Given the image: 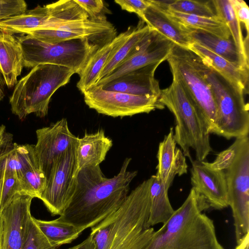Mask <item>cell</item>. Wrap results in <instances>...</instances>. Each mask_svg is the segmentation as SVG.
I'll return each instance as SVG.
<instances>
[{
    "instance_id": "cell-21",
    "label": "cell",
    "mask_w": 249,
    "mask_h": 249,
    "mask_svg": "<svg viewBox=\"0 0 249 249\" xmlns=\"http://www.w3.org/2000/svg\"><path fill=\"white\" fill-rule=\"evenodd\" d=\"M112 144V140L105 135L104 130L85 133L78 138L76 149L78 173L84 168L100 165Z\"/></svg>"
},
{
    "instance_id": "cell-9",
    "label": "cell",
    "mask_w": 249,
    "mask_h": 249,
    "mask_svg": "<svg viewBox=\"0 0 249 249\" xmlns=\"http://www.w3.org/2000/svg\"><path fill=\"white\" fill-rule=\"evenodd\" d=\"M16 37L22 49L24 67L27 68L50 64L70 68L79 74L89 59L100 48L86 39H74L52 44L27 34H20Z\"/></svg>"
},
{
    "instance_id": "cell-24",
    "label": "cell",
    "mask_w": 249,
    "mask_h": 249,
    "mask_svg": "<svg viewBox=\"0 0 249 249\" xmlns=\"http://www.w3.org/2000/svg\"><path fill=\"white\" fill-rule=\"evenodd\" d=\"M49 18L47 5H38L23 14L0 21V29L14 35L25 34L29 31L41 28Z\"/></svg>"
},
{
    "instance_id": "cell-13",
    "label": "cell",
    "mask_w": 249,
    "mask_h": 249,
    "mask_svg": "<svg viewBox=\"0 0 249 249\" xmlns=\"http://www.w3.org/2000/svg\"><path fill=\"white\" fill-rule=\"evenodd\" d=\"M36 135V160L47 180L60 158L77 145L78 137L71 132L66 118L37 129Z\"/></svg>"
},
{
    "instance_id": "cell-19",
    "label": "cell",
    "mask_w": 249,
    "mask_h": 249,
    "mask_svg": "<svg viewBox=\"0 0 249 249\" xmlns=\"http://www.w3.org/2000/svg\"><path fill=\"white\" fill-rule=\"evenodd\" d=\"M188 49L244 94L248 93L249 69L231 62L196 43Z\"/></svg>"
},
{
    "instance_id": "cell-29",
    "label": "cell",
    "mask_w": 249,
    "mask_h": 249,
    "mask_svg": "<svg viewBox=\"0 0 249 249\" xmlns=\"http://www.w3.org/2000/svg\"><path fill=\"white\" fill-rule=\"evenodd\" d=\"M216 15L227 25L240 55L249 64V35L244 39L241 23L237 18L230 0H212Z\"/></svg>"
},
{
    "instance_id": "cell-2",
    "label": "cell",
    "mask_w": 249,
    "mask_h": 249,
    "mask_svg": "<svg viewBox=\"0 0 249 249\" xmlns=\"http://www.w3.org/2000/svg\"><path fill=\"white\" fill-rule=\"evenodd\" d=\"M150 178L130 194L120 207L91 228L94 249H146L155 232L149 225Z\"/></svg>"
},
{
    "instance_id": "cell-10",
    "label": "cell",
    "mask_w": 249,
    "mask_h": 249,
    "mask_svg": "<svg viewBox=\"0 0 249 249\" xmlns=\"http://www.w3.org/2000/svg\"><path fill=\"white\" fill-rule=\"evenodd\" d=\"M86 104L98 113L112 117L132 116L148 113L164 106L159 97L138 95L102 89L94 86L83 93Z\"/></svg>"
},
{
    "instance_id": "cell-30",
    "label": "cell",
    "mask_w": 249,
    "mask_h": 249,
    "mask_svg": "<svg viewBox=\"0 0 249 249\" xmlns=\"http://www.w3.org/2000/svg\"><path fill=\"white\" fill-rule=\"evenodd\" d=\"M33 219L50 243L57 248L71 243L82 232L73 225L61 220L59 217L48 221L33 216Z\"/></svg>"
},
{
    "instance_id": "cell-39",
    "label": "cell",
    "mask_w": 249,
    "mask_h": 249,
    "mask_svg": "<svg viewBox=\"0 0 249 249\" xmlns=\"http://www.w3.org/2000/svg\"><path fill=\"white\" fill-rule=\"evenodd\" d=\"M235 15L239 22L245 27L247 35L249 31V8L243 0H230Z\"/></svg>"
},
{
    "instance_id": "cell-40",
    "label": "cell",
    "mask_w": 249,
    "mask_h": 249,
    "mask_svg": "<svg viewBox=\"0 0 249 249\" xmlns=\"http://www.w3.org/2000/svg\"><path fill=\"white\" fill-rule=\"evenodd\" d=\"M91 236L88 237L80 243L66 249H94V244Z\"/></svg>"
},
{
    "instance_id": "cell-12",
    "label": "cell",
    "mask_w": 249,
    "mask_h": 249,
    "mask_svg": "<svg viewBox=\"0 0 249 249\" xmlns=\"http://www.w3.org/2000/svg\"><path fill=\"white\" fill-rule=\"evenodd\" d=\"M116 34L115 27L106 19L88 18L68 23L55 30L36 29L25 34L52 44L74 39H86L101 48L113 40Z\"/></svg>"
},
{
    "instance_id": "cell-41",
    "label": "cell",
    "mask_w": 249,
    "mask_h": 249,
    "mask_svg": "<svg viewBox=\"0 0 249 249\" xmlns=\"http://www.w3.org/2000/svg\"><path fill=\"white\" fill-rule=\"evenodd\" d=\"M248 233L234 249H249V234Z\"/></svg>"
},
{
    "instance_id": "cell-15",
    "label": "cell",
    "mask_w": 249,
    "mask_h": 249,
    "mask_svg": "<svg viewBox=\"0 0 249 249\" xmlns=\"http://www.w3.org/2000/svg\"><path fill=\"white\" fill-rule=\"evenodd\" d=\"M33 198L17 193L1 209L2 249H23L32 217L31 206Z\"/></svg>"
},
{
    "instance_id": "cell-36",
    "label": "cell",
    "mask_w": 249,
    "mask_h": 249,
    "mask_svg": "<svg viewBox=\"0 0 249 249\" xmlns=\"http://www.w3.org/2000/svg\"><path fill=\"white\" fill-rule=\"evenodd\" d=\"M27 8L23 0H0V21L23 14Z\"/></svg>"
},
{
    "instance_id": "cell-28",
    "label": "cell",
    "mask_w": 249,
    "mask_h": 249,
    "mask_svg": "<svg viewBox=\"0 0 249 249\" xmlns=\"http://www.w3.org/2000/svg\"><path fill=\"white\" fill-rule=\"evenodd\" d=\"M47 6L49 18L39 29L55 30L68 23L89 18L87 13L74 0H59Z\"/></svg>"
},
{
    "instance_id": "cell-38",
    "label": "cell",
    "mask_w": 249,
    "mask_h": 249,
    "mask_svg": "<svg viewBox=\"0 0 249 249\" xmlns=\"http://www.w3.org/2000/svg\"><path fill=\"white\" fill-rule=\"evenodd\" d=\"M114 2L120 5L122 9L136 13L141 18L150 5L149 0H116Z\"/></svg>"
},
{
    "instance_id": "cell-20",
    "label": "cell",
    "mask_w": 249,
    "mask_h": 249,
    "mask_svg": "<svg viewBox=\"0 0 249 249\" xmlns=\"http://www.w3.org/2000/svg\"><path fill=\"white\" fill-rule=\"evenodd\" d=\"M23 67L20 43L15 35L0 29V69L9 89L17 84Z\"/></svg>"
},
{
    "instance_id": "cell-5",
    "label": "cell",
    "mask_w": 249,
    "mask_h": 249,
    "mask_svg": "<svg viewBox=\"0 0 249 249\" xmlns=\"http://www.w3.org/2000/svg\"><path fill=\"white\" fill-rule=\"evenodd\" d=\"M74 73L70 68L54 64L33 68L18 81L10 96L12 113L21 120L31 113L39 118L45 117L53 95L69 83Z\"/></svg>"
},
{
    "instance_id": "cell-22",
    "label": "cell",
    "mask_w": 249,
    "mask_h": 249,
    "mask_svg": "<svg viewBox=\"0 0 249 249\" xmlns=\"http://www.w3.org/2000/svg\"><path fill=\"white\" fill-rule=\"evenodd\" d=\"M144 11L142 19L151 29L181 47L189 49L194 43L186 27L171 19L163 10L152 4Z\"/></svg>"
},
{
    "instance_id": "cell-44",
    "label": "cell",
    "mask_w": 249,
    "mask_h": 249,
    "mask_svg": "<svg viewBox=\"0 0 249 249\" xmlns=\"http://www.w3.org/2000/svg\"><path fill=\"white\" fill-rule=\"evenodd\" d=\"M2 221L0 213V249H2Z\"/></svg>"
},
{
    "instance_id": "cell-31",
    "label": "cell",
    "mask_w": 249,
    "mask_h": 249,
    "mask_svg": "<svg viewBox=\"0 0 249 249\" xmlns=\"http://www.w3.org/2000/svg\"><path fill=\"white\" fill-rule=\"evenodd\" d=\"M38 164L35 145L14 143L11 152L4 159V169L14 173L18 178L30 168Z\"/></svg>"
},
{
    "instance_id": "cell-1",
    "label": "cell",
    "mask_w": 249,
    "mask_h": 249,
    "mask_svg": "<svg viewBox=\"0 0 249 249\" xmlns=\"http://www.w3.org/2000/svg\"><path fill=\"white\" fill-rule=\"evenodd\" d=\"M131 160L125 158L119 172L111 178L105 177L100 165L80 170L74 195L59 218L83 232L116 211L126 198L130 184L138 174L127 170Z\"/></svg>"
},
{
    "instance_id": "cell-7",
    "label": "cell",
    "mask_w": 249,
    "mask_h": 249,
    "mask_svg": "<svg viewBox=\"0 0 249 249\" xmlns=\"http://www.w3.org/2000/svg\"><path fill=\"white\" fill-rule=\"evenodd\" d=\"M203 63L204 74L212 88L216 107L213 134L227 139L249 136V105L245 102L244 93Z\"/></svg>"
},
{
    "instance_id": "cell-17",
    "label": "cell",
    "mask_w": 249,
    "mask_h": 249,
    "mask_svg": "<svg viewBox=\"0 0 249 249\" xmlns=\"http://www.w3.org/2000/svg\"><path fill=\"white\" fill-rule=\"evenodd\" d=\"M160 64L155 63L130 71L99 87L107 90L159 98L161 89L154 75Z\"/></svg>"
},
{
    "instance_id": "cell-33",
    "label": "cell",
    "mask_w": 249,
    "mask_h": 249,
    "mask_svg": "<svg viewBox=\"0 0 249 249\" xmlns=\"http://www.w3.org/2000/svg\"><path fill=\"white\" fill-rule=\"evenodd\" d=\"M20 193L40 199L46 185L47 179L38 164L34 165L18 178Z\"/></svg>"
},
{
    "instance_id": "cell-4",
    "label": "cell",
    "mask_w": 249,
    "mask_h": 249,
    "mask_svg": "<svg viewBox=\"0 0 249 249\" xmlns=\"http://www.w3.org/2000/svg\"><path fill=\"white\" fill-rule=\"evenodd\" d=\"M159 100L175 117L174 139L185 157L193 161L190 152L192 148L195 152L196 160L204 161L212 150L209 128L203 116L176 77L173 76L170 86L161 90Z\"/></svg>"
},
{
    "instance_id": "cell-14",
    "label": "cell",
    "mask_w": 249,
    "mask_h": 249,
    "mask_svg": "<svg viewBox=\"0 0 249 249\" xmlns=\"http://www.w3.org/2000/svg\"><path fill=\"white\" fill-rule=\"evenodd\" d=\"M175 43L150 28L130 53L108 75L99 80L95 86L101 87L130 71L155 63H161L169 56Z\"/></svg>"
},
{
    "instance_id": "cell-35",
    "label": "cell",
    "mask_w": 249,
    "mask_h": 249,
    "mask_svg": "<svg viewBox=\"0 0 249 249\" xmlns=\"http://www.w3.org/2000/svg\"><path fill=\"white\" fill-rule=\"evenodd\" d=\"M23 249H58L52 246L40 231L32 217Z\"/></svg>"
},
{
    "instance_id": "cell-37",
    "label": "cell",
    "mask_w": 249,
    "mask_h": 249,
    "mask_svg": "<svg viewBox=\"0 0 249 249\" xmlns=\"http://www.w3.org/2000/svg\"><path fill=\"white\" fill-rule=\"evenodd\" d=\"M74 0L87 13L89 18L94 20L106 19L104 16H101L105 8L103 0Z\"/></svg>"
},
{
    "instance_id": "cell-25",
    "label": "cell",
    "mask_w": 249,
    "mask_h": 249,
    "mask_svg": "<svg viewBox=\"0 0 249 249\" xmlns=\"http://www.w3.org/2000/svg\"><path fill=\"white\" fill-rule=\"evenodd\" d=\"M161 10L185 27L203 31L225 39L231 37L227 25L219 16L207 18Z\"/></svg>"
},
{
    "instance_id": "cell-34",
    "label": "cell",
    "mask_w": 249,
    "mask_h": 249,
    "mask_svg": "<svg viewBox=\"0 0 249 249\" xmlns=\"http://www.w3.org/2000/svg\"><path fill=\"white\" fill-rule=\"evenodd\" d=\"M17 193H20L18 178L14 173L6 171L3 165V182L0 201V210Z\"/></svg>"
},
{
    "instance_id": "cell-32",
    "label": "cell",
    "mask_w": 249,
    "mask_h": 249,
    "mask_svg": "<svg viewBox=\"0 0 249 249\" xmlns=\"http://www.w3.org/2000/svg\"><path fill=\"white\" fill-rule=\"evenodd\" d=\"M149 0L162 10L207 18L217 16L212 0Z\"/></svg>"
},
{
    "instance_id": "cell-23",
    "label": "cell",
    "mask_w": 249,
    "mask_h": 249,
    "mask_svg": "<svg viewBox=\"0 0 249 249\" xmlns=\"http://www.w3.org/2000/svg\"><path fill=\"white\" fill-rule=\"evenodd\" d=\"M189 36L197 43L228 61L249 69L239 53L231 37L225 39L207 32L186 27Z\"/></svg>"
},
{
    "instance_id": "cell-27",
    "label": "cell",
    "mask_w": 249,
    "mask_h": 249,
    "mask_svg": "<svg viewBox=\"0 0 249 249\" xmlns=\"http://www.w3.org/2000/svg\"><path fill=\"white\" fill-rule=\"evenodd\" d=\"M150 211L149 225L153 227L165 223L172 215L174 210L170 202L168 190L169 188L155 175L150 178Z\"/></svg>"
},
{
    "instance_id": "cell-43",
    "label": "cell",
    "mask_w": 249,
    "mask_h": 249,
    "mask_svg": "<svg viewBox=\"0 0 249 249\" xmlns=\"http://www.w3.org/2000/svg\"><path fill=\"white\" fill-rule=\"evenodd\" d=\"M4 159L0 160V201L1 193V188L3 182V160Z\"/></svg>"
},
{
    "instance_id": "cell-8",
    "label": "cell",
    "mask_w": 249,
    "mask_h": 249,
    "mask_svg": "<svg viewBox=\"0 0 249 249\" xmlns=\"http://www.w3.org/2000/svg\"><path fill=\"white\" fill-rule=\"evenodd\" d=\"M172 73L203 116L213 134L216 107L212 88L205 77L201 58L191 50L175 44L167 60Z\"/></svg>"
},
{
    "instance_id": "cell-3",
    "label": "cell",
    "mask_w": 249,
    "mask_h": 249,
    "mask_svg": "<svg viewBox=\"0 0 249 249\" xmlns=\"http://www.w3.org/2000/svg\"><path fill=\"white\" fill-rule=\"evenodd\" d=\"M210 208L194 188L183 204L157 231L146 249H225L213 220L203 213Z\"/></svg>"
},
{
    "instance_id": "cell-18",
    "label": "cell",
    "mask_w": 249,
    "mask_h": 249,
    "mask_svg": "<svg viewBox=\"0 0 249 249\" xmlns=\"http://www.w3.org/2000/svg\"><path fill=\"white\" fill-rule=\"evenodd\" d=\"M173 128L159 143L157 153L158 164L155 176L169 188L175 177L187 173L188 165L182 151L176 148Z\"/></svg>"
},
{
    "instance_id": "cell-42",
    "label": "cell",
    "mask_w": 249,
    "mask_h": 249,
    "mask_svg": "<svg viewBox=\"0 0 249 249\" xmlns=\"http://www.w3.org/2000/svg\"><path fill=\"white\" fill-rule=\"evenodd\" d=\"M5 83L0 69V103L5 97Z\"/></svg>"
},
{
    "instance_id": "cell-11",
    "label": "cell",
    "mask_w": 249,
    "mask_h": 249,
    "mask_svg": "<svg viewBox=\"0 0 249 249\" xmlns=\"http://www.w3.org/2000/svg\"><path fill=\"white\" fill-rule=\"evenodd\" d=\"M76 147L67 151L58 160L40 198L53 216L62 215L74 195L78 174Z\"/></svg>"
},
{
    "instance_id": "cell-6",
    "label": "cell",
    "mask_w": 249,
    "mask_h": 249,
    "mask_svg": "<svg viewBox=\"0 0 249 249\" xmlns=\"http://www.w3.org/2000/svg\"><path fill=\"white\" fill-rule=\"evenodd\" d=\"M225 171L228 205L231 209L237 244L249 233V138H236L231 145Z\"/></svg>"
},
{
    "instance_id": "cell-26",
    "label": "cell",
    "mask_w": 249,
    "mask_h": 249,
    "mask_svg": "<svg viewBox=\"0 0 249 249\" xmlns=\"http://www.w3.org/2000/svg\"><path fill=\"white\" fill-rule=\"evenodd\" d=\"M119 39V36H116L110 42L98 49L89 59L79 74V80L76 84L82 93L95 86L99 74Z\"/></svg>"
},
{
    "instance_id": "cell-16",
    "label": "cell",
    "mask_w": 249,
    "mask_h": 249,
    "mask_svg": "<svg viewBox=\"0 0 249 249\" xmlns=\"http://www.w3.org/2000/svg\"><path fill=\"white\" fill-rule=\"evenodd\" d=\"M191 182L192 187L206 200L210 207L222 210L228 205L225 171L212 168L208 162H192Z\"/></svg>"
}]
</instances>
